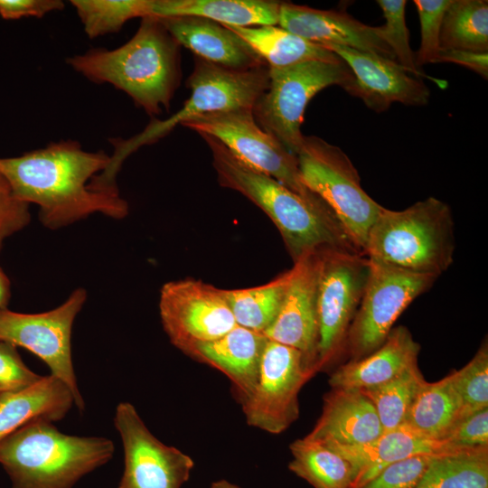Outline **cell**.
I'll return each mask as SVG.
<instances>
[{
  "label": "cell",
  "mask_w": 488,
  "mask_h": 488,
  "mask_svg": "<svg viewBox=\"0 0 488 488\" xmlns=\"http://www.w3.org/2000/svg\"><path fill=\"white\" fill-rule=\"evenodd\" d=\"M109 161L104 151L88 152L77 141L61 140L0 158V174L19 200L39 206V219L46 228L57 230L97 212L117 220L128 214V204L119 191H96L89 186Z\"/></svg>",
  "instance_id": "1"
},
{
  "label": "cell",
  "mask_w": 488,
  "mask_h": 488,
  "mask_svg": "<svg viewBox=\"0 0 488 488\" xmlns=\"http://www.w3.org/2000/svg\"><path fill=\"white\" fill-rule=\"evenodd\" d=\"M199 135L211 148L220 184L241 193L270 218L294 263L324 249L361 254L324 202L302 197L240 161L216 138Z\"/></svg>",
  "instance_id": "2"
},
{
  "label": "cell",
  "mask_w": 488,
  "mask_h": 488,
  "mask_svg": "<svg viewBox=\"0 0 488 488\" xmlns=\"http://www.w3.org/2000/svg\"><path fill=\"white\" fill-rule=\"evenodd\" d=\"M180 46L157 16L147 15L120 47L91 49L67 62L90 81L124 91L137 107L156 116L169 109L180 85Z\"/></svg>",
  "instance_id": "3"
},
{
  "label": "cell",
  "mask_w": 488,
  "mask_h": 488,
  "mask_svg": "<svg viewBox=\"0 0 488 488\" xmlns=\"http://www.w3.org/2000/svg\"><path fill=\"white\" fill-rule=\"evenodd\" d=\"M114 451L108 438L67 435L39 419L0 441V465L13 488H71Z\"/></svg>",
  "instance_id": "4"
},
{
  "label": "cell",
  "mask_w": 488,
  "mask_h": 488,
  "mask_svg": "<svg viewBox=\"0 0 488 488\" xmlns=\"http://www.w3.org/2000/svg\"><path fill=\"white\" fill-rule=\"evenodd\" d=\"M455 249L451 209L428 197L402 211L383 207L368 232L363 256L438 278L453 263Z\"/></svg>",
  "instance_id": "5"
},
{
  "label": "cell",
  "mask_w": 488,
  "mask_h": 488,
  "mask_svg": "<svg viewBox=\"0 0 488 488\" xmlns=\"http://www.w3.org/2000/svg\"><path fill=\"white\" fill-rule=\"evenodd\" d=\"M187 80L190 98L182 108L165 120L154 119L140 134L128 140H113L115 150L108 167L96 180L102 186H116V177L124 160L144 145L168 135L178 124L201 115L233 109H253L269 86L268 66L233 70L197 56Z\"/></svg>",
  "instance_id": "6"
},
{
  "label": "cell",
  "mask_w": 488,
  "mask_h": 488,
  "mask_svg": "<svg viewBox=\"0 0 488 488\" xmlns=\"http://www.w3.org/2000/svg\"><path fill=\"white\" fill-rule=\"evenodd\" d=\"M296 156L305 185L332 210L363 255L368 232L383 206L363 190L357 169L340 147L305 136Z\"/></svg>",
  "instance_id": "7"
},
{
  "label": "cell",
  "mask_w": 488,
  "mask_h": 488,
  "mask_svg": "<svg viewBox=\"0 0 488 488\" xmlns=\"http://www.w3.org/2000/svg\"><path fill=\"white\" fill-rule=\"evenodd\" d=\"M268 75L269 86L252 109L255 120L296 155L304 140L301 127L309 101L329 86L343 89L352 80V73L340 60L268 67Z\"/></svg>",
  "instance_id": "8"
},
{
  "label": "cell",
  "mask_w": 488,
  "mask_h": 488,
  "mask_svg": "<svg viewBox=\"0 0 488 488\" xmlns=\"http://www.w3.org/2000/svg\"><path fill=\"white\" fill-rule=\"evenodd\" d=\"M370 259L339 249L319 250L317 371L345 352L351 324L363 296Z\"/></svg>",
  "instance_id": "9"
},
{
  "label": "cell",
  "mask_w": 488,
  "mask_h": 488,
  "mask_svg": "<svg viewBox=\"0 0 488 488\" xmlns=\"http://www.w3.org/2000/svg\"><path fill=\"white\" fill-rule=\"evenodd\" d=\"M370 262L365 290L346 340L345 352L351 361L362 359L377 350L399 315L437 279L378 261Z\"/></svg>",
  "instance_id": "10"
},
{
  "label": "cell",
  "mask_w": 488,
  "mask_h": 488,
  "mask_svg": "<svg viewBox=\"0 0 488 488\" xmlns=\"http://www.w3.org/2000/svg\"><path fill=\"white\" fill-rule=\"evenodd\" d=\"M182 126L216 138L240 161L302 197L323 201L303 183L296 156L258 125L252 109L204 114Z\"/></svg>",
  "instance_id": "11"
},
{
  "label": "cell",
  "mask_w": 488,
  "mask_h": 488,
  "mask_svg": "<svg viewBox=\"0 0 488 488\" xmlns=\"http://www.w3.org/2000/svg\"><path fill=\"white\" fill-rule=\"evenodd\" d=\"M87 298L85 289H75L58 307L39 314H22L0 309V341L27 349L63 381L82 412L85 402L80 392L71 358V330Z\"/></svg>",
  "instance_id": "12"
},
{
  "label": "cell",
  "mask_w": 488,
  "mask_h": 488,
  "mask_svg": "<svg viewBox=\"0 0 488 488\" xmlns=\"http://www.w3.org/2000/svg\"><path fill=\"white\" fill-rule=\"evenodd\" d=\"M315 373L296 348L267 339L252 394L241 403L247 423L280 434L299 417L298 394Z\"/></svg>",
  "instance_id": "13"
},
{
  "label": "cell",
  "mask_w": 488,
  "mask_h": 488,
  "mask_svg": "<svg viewBox=\"0 0 488 488\" xmlns=\"http://www.w3.org/2000/svg\"><path fill=\"white\" fill-rule=\"evenodd\" d=\"M159 313L171 343L185 354L196 344L215 340L238 325L222 289L193 278L165 283Z\"/></svg>",
  "instance_id": "14"
},
{
  "label": "cell",
  "mask_w": 488,
  "mask_h": 488,
  "mask_svg": "<svg viewBox=\"0 0 488 488\" xmlns=\"http://www.w3.org/2000/svg\"><path fill=\"white\" fill-rule=\"evenodd\" d=\"M124 449L120 488H181L190 477L193 460L156 438L129 402H120L114 417Z\"/></svg>",
  "instance_id": "15"
},
{
  "label": "cell",
  "mask_w": 488,
  "mask_h": 488,
  "mask_svg": "<svg viewBox=\"0 0 488 488\" xmlns=\"http://www.w3.org/2000/svg\"><path fill=\"white\" fill-rule=\"evenodd\" d=\"M324 48L343 61L352 73V80L343 89L380 113L398 102L406 106H425L430 90L423 79L409 73L397 61L350 47L326 45Z\"/></svg>",
  "instance_id": "16"
},
{
  "label": "cell",
  "mask_w": 488,
  "mask_h": 488,
  "mask_svg": "<svg viewBox=\"0 0 488 488\" xmlns=\"http://www.w3.org/2000/svg\"><path fill=\"white\" fill-rule=\"evenodd\" d=\"M293 268L280 310L263 333L269 340L300 351L317 372L319 251L304 256Z\"/></svg>",
  "instance_id": "17"
},
{
  "label": "cell",
  "mask_w": 488,
  "mask_h": 488,
  "mask_svg": "<svg viewBox=\"0 0 488 488\" xmlns=\"http://www.w3.org/2000/svg\"><path fill=\"white\" fill-rule=\"evenodd\" d=\"M278 25L311 42L350 47L396 61L381 25L365 24L343 11L320 10L281 3Z\"/></svg>",
  "instance_id": "18"
},
{
  "label": "cell",
  "mask_w": 488,
  "mask_h": 488,
  "mask_svg": "<svg viewBox=\"0 0 488 488\" xmlns=\"http://www.w3.org/2000/svg\"><path fill=\"white\" fill-rule=\"evenodd\" d=\"M322 443L350 463L352 470L351 488H359L396 462L419 455H441L464 449L429 438L406 424L384 431L375 440L362 445L345 446L332 441Z\"/></svg>",
  "instance_id": "19"
},
{
  "label": "cell",
  "mask_w": 488,
  "mask_h": 488,
  "mask_svg": "<svg viewBox=\"0 0 488 488\" xmlns=\"http://www.w3.org/2000/svg\"><path fill=\"white\" fill-rule=\"evenodd\" d=\"M158 18L181 46L207 61L239 71L267 66L247 42L220 23L187 15Z\"/></svg>",
  "instance_id": "20"
},
{
  "label": "cell",
  "mask_w": 488,
  "mask_h": 488,
  "mask_svg": "<svg viewBox=\"0 0 488 488\" xmlns=\"http://www.w3.org/2000/svg\"><path fill=\"white\" fill-rule=\"evenodd\" d=\"M267 342L263 333L237 325L215 340L196 344L187 355L224 373L241 404L257 385Z\"/></svg>",
  "instance_id": "21"
},
{
  "label": "cell",
  "mask_w": 488,
  "mask_h": 488,
  "mask_svg": "<svg viewBox=\"0 0 488 488\" xmlns=\"http://www.w3.org/2000/svg\"><path fill=\"white\" fill-rule=\"evenodd\" d=\"M383 433L371 401L355 389L332 388L324 397L322 414L306 437L356 446L371 442Z\"/></svg>",
  "instance_id": "22"
},
{
  "label": "cell",
  "mask_w": 488,
  "mask_h": 488,
  "mask_svg": "<svg viewBox=\"0 0 488 488\" xmlns=\"http://www.w3.org/2000/svg\"><path fill=\"white\" fill-rule=\"evenodd\" d=\"M419 352V343L406 326L393 327L373 352L337 368L330 376L329 385L355 389L378 386L418 366Z\"/></svg>",
  "instance_id": "23"
},
{
  "label": "cell",
  "mask_w": 488,
  "mask_h": 488,
  "mask_svg": "<svg viewBox=\"0 0 488 488\" xmlns=\"http://www.w3.org/2000/svg\"><path fill=\"white\" fill-rule=\"evenodd\" d=\"M73 405L70 389L52 374L23 389L1 393L0 441L32 421H60Z\"/></svg>",
  "instance_id": "24"
},
{
  "label": "cell",
  "mask_w": 488,
  "mask_h": 488,
  "mask_svg": "<svg viewBox=\"0 0 488 488\" xmlns=\"http://www.w3.org/2000/svg\"><path fill=\"white\" fill-rule=\"evenodd\" d=\"M281 2L270 0H154L152 15L199 16L224 25H278Z\"/></svg>",
  "instance_id": "25"
},
{
  "label": "cell",
  "mask_w": 488,
  "mask_h": 488,
  "mask_svg": "<svg viewBox=\"0 0 488 488\" xmlns=\"http://www.w3.org/2000/svg\"><path fill=\"white\" fill-rule=\"evenodd\" d=\"M224 26L247 42L268 67H286L310 61H337L341 60L330 50L301 38L280 26Z\"/></svg>",
  "instance_id": "26"
},
{
  "label": "cell",
  "mask_w": 488,
  "mask_h": 488,
  "mask_svg": "<svg viewBox=\"0 0 488 488\" xmlns=\"http://www.w3.org/2000/svg\"><path fill=\"white\" fill-rule=\"evenodd\" d=\"M460 408L451 374L436 382L425 380L412 401L404 424L429 438L443 441L458 422Z\"/></svg>",
  "instance_id": "27"
},
{
  "label": "cell",
  "mask_w": 488,
  "mask_h": 488,
  "mask_svg": "<svg viewBox=\"0 0 488 488\" xmlns=\"http://www.w3.org/2000/svg\"><path fill=\"white\" fill-rule=\"evenodd\" d=\"M294 275L286 270L267 284L242 289H222L238 325L264 333L276 319Z\"/></svg>",
  "instance_id": "28"
},
{
  "label": "cell",
  "mask_w": 488,
  "mask_h": 488,
  "mask_svg": "<svg viewBox=\"0 0 488 488\" xmlns=\"http://www.w3.org/2000/svg\"><path fill=\"white\" fill-rule=\"evenodd\" d=\"M288 468L314 488H351L350 463L322 442L306 436L291 443Z\"/></svg>",
  "instance_id": "29"
},
{
  "label": "cell",
  "mask_w": 488,
  "mask_h": 488,
  "mask_svg": "<svg viewBox=\"0 0 488 488\" xmlns=\"http://www.w3.org/2000/svg\"><path fill=\"white\" fill-rule=\"evenodd\" d=\"M415 488H488V446L435 455Z\"/></svg>",
  "instance_id": "30"
},
{
  "label": "cell",
  "mask_w": 488,
  "mask_h": 488,
  "mask_svg": "<svg viewBox=\"0 0 488 488\" xmlns=\"http://www.w3.org/2000/svg\"><path fill=\"white\" fill-rule=\"evenodd\" d=\"M440 48L488 52V1L451 0L441 26Z\"/></svg>",
  "instance_id": "31"
},
{
  "label": "cell",
  "mask_w": 488,
  "mask_h": 488,
  "mask_svg": "<svg viewBox=\"0 0 488 488\" xmlns=\"http://www.w3.org/2000/svg\"><path fill=\"white\" fill-rule=\"evenodd\" d=\"M425 380L418 365L385 383L360 389L373 404L383 432L405 423L412 401Z\"/></svg>",
  "instance_id": "32"
},
{
  "label": "cell",
  "mask_w": 488,
  "mask_h": 488,
  "mask_svg": "<svg viewBox=\"0 0 488 488\" xmlns=\"http://www.w3.org/2000/svg\"><path fill=\"white\" fill-rule=\"evenodd\" d=\"M154 0H72L89 38L117 33L130 19L152 15Z\"/></svg>",
  "instance_id": "33"
},
{
  "label": "cell",
  "mask_w": 488,
  "mask_h": 488,
  "mask_svg": "<svg viewBox=\"0 0 488 488\" xmlns=\"http://www.w3.org/2000/svg\"><path fill=\"white\" fill-rule=\"evenodd\" d=\"M460 401L459 420L488 408V345L485 339L472 360L450 373Z\"/></svg>",
  "instance_id": "34"
},
{
  "label": "cell",
  "mask_w": 488,
  "mask_h": 488,
  "mask_svg": "<svg viewBox=\"0 0 488 488\" xmlns=\"http://www.w3.org/2000/svg\"><path fill=\"white\" fill-rule=\"evenodd\" d=\"M383 16L385 24L381 25L382 36L391 49L396 61L409 73L418 78H427L440 88H446L447 82L426 75L418 68L415 61V52L409 45V32L406 24L405 8L406 0H377Z\"/></svg>",
  "instance_id": "35"
},
{
  "label": "cell",
  "mask_w": 488,
  "mask_h": 488,
  "mask_svg": "<svg viewBox=\"0 0 488 488\" xmlns=\"http://www.w3.org/2000/svg\"><path fill=\"white\" fill-rule=\"evenodd\" d=\"M451 0H415L420 23V45L415 53L418 68L436 63L440 51V33L444 14Z\"/></svg>",
  "instance_id": "36"
},
{
  "label": "cell",
  "mask_w": 488,
  "mask_h": 488,
  "mask_svg": "<svg viewBox=\"0 0 488 488\" xmlns=\"http://www.w3.org/2000/svg\"><path fill=\"white\" fill-rule=\"evenodd\" d=\"M435 455H419L391 464L359 488H415Z\"/></svg>",
  "instance_id": "37"
},
{
  "label": "cell",
  "mask_w": 488,
  "mask_h": 488,
  "mask_svg": "<svg viewBox=\"0 0 488 488\" xmlns=\"http://www.w3.org/2000/svg\"><path fill=\"white\" fill-rule=\"evenodd\" d=\"M42 378L23 363L14 345L0 341V394L23 389Z\"/></svg>",
  "instance_id": "38"
},
{
  "label": "cell",
  "mask_w": 488,
  "mask_h": 488,
  "mask_svg": "<svg viewBox=\"0 0 488 488\" xmlns=\"http://www.w3.org/2000/svg\"><path fill=\"white\" fill-rule=\"evenodd\" d=\"M29 221V204L15 196L0 174V249L5 239L23 229Z\"/></svg>",
  "instance_id": "39"
},
{
  "label": "cell",
  "mask_w": 488,
  "mask_h": 488,
  "mask_svg": "<svg viewBox=\"0 0 488 488\" xmlns=\"http://www.w3.org/2000/svg\"><path fill=\"white\" fill-rule=\"evenodd\" d=\"M443 441L460 448L488 446V408L458 421Z\"/></svg>",
  "instance_id": "40"
},
{
  "label": "cell",
  "mask_w": 488,
  "mask_h": 488,
  "mask_svg": "<svg viewBox=\"0 0 488 488\" xmlns=\"http://www.w3.org/2000/svg\"><path fill=\"white\" fill-rule=\"evenodd\" d=\"M63 7L64 3L60 0H0V16L5 20L41 18Z\"/></svg>",
  "instance_id": "41"
},
{
  "label": "cell",
  "mask_w": 488,
  "mask_h": 488,
  "mask_svg": "<svg viewBox=\"0 0 488 488\" xmlns=\"http://www.w3.org/2000/svg\"><path fill=\"white\" fill-rule=\"evenodd\" d=\"M436 62H451L464 66L487 80L488 52H474L455 49H440Z\"/></svg>",
  "instance_id": "42"
},
{
  "label": "cell",
  "mask_w": 488,
  "mask_h": 488,
  "mask_svg": "<svg viewBox=\"0 0 488 488\" xmlns=\"http://www.w3.org/2000/svg\"><path fill=\"white\" fill-rule=\"evenodd\" d=\"M10 296V281L0 268V309L6 308Z\"/></svg>",
  "instance_id": "43"
},
{
  "label": "cell",
  "mask_w": 488,
  "mask_h": 488,
  "mask_svg": "<svg viewBox=\"0 0 488 488\" xmlns=\"http://www.w3.org/2000/svg\"><path fill=\"white\" fill-rule=\"evenodd\" d=\"M211 488H241L238 484L230 483L227 480H219L211 483Z\"/></svg>",
  "instance_id": "44"
},
{
  "label": "cell",
  "mask_w": 488,
  "mask_h": 488,
  "mask_svg": "<svg viewBox=\"0 0 488 488\" xmlns=\"http://www.w3.org/2000/svg\"><path fill=\"white\" fill-rule=\"evenodd\" d=\"M117 488H120L119 486Z\"/></svg>",
  "instance_id": "45"
}]
</instances>
